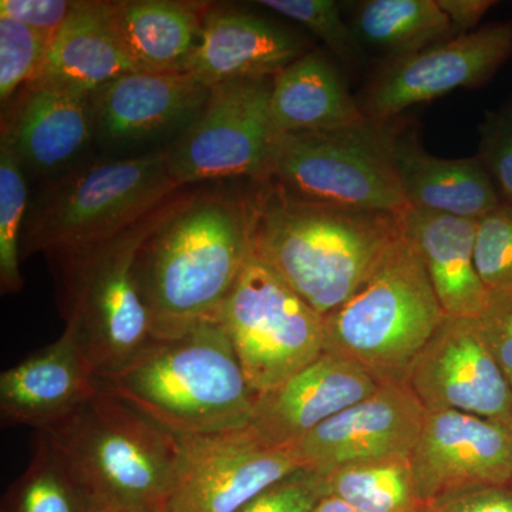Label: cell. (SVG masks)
Returning <instances> with one entry per match:
<instances>
[{"label":"cell","mask_w":512,"mask_h":512,"mask_svg":"<svg viewBox=\"0 0 512 512\" xmlns=\"http://www.w3.org/2000/svg\"><path fill=\"white\" fill-rule=\"evenodd\" d=\"M254 190L183 192L137 256L156 339L217 322L252 254Z\"/></svg>","instance_id":"cell-1"},{"label":"cell","mask_w":512,"mask_h":512,"mask_svg":"<svg viewBox=\"0 0 512 512\" xmlns=\"http://www.w3.org/2000/svg\"><path fill=\"white\" fill-rule=\"evenodd\" d=\"M252 190V251L322 318L348 301L403 234V214L301 200L271 180Z\"/></svg>","instance_id":"cell-2"},{"label":"cell","mask_w":512,"mask_h":512,"mask_svg":"<svg viewBox=\"0 0 512 512\" xmlns=\"http://www.w3.org/2000/svg\"><path fill=\"white\" fill-rule=\"evenodd\" d=\"M97 380L101 392L178 436L249 426L258 400L218 320L154 339L120 372Z\"/></svg>","instance_id":"cell-3"},{"label":"cell","mask_w":512,"mask_h":512,"mask_svg":"<svg viewBox=\"0 0 512 512\" xmlns=\"http://www.w3.org/2000/svg\"><path fill=\"white\" fill-rule=\"evenodd\" d=\"M99 512H161L177 471V434L100 392L43 431Z\"/></svg>","instance_id":"cell-4"},{"label":"cell","mask_w":512,"mask_h":512,"mask_svg":"<svg viewBox=\"0 0 512 512\" xmlns=\"http://www.w3.org/2000/svg\"><path fill=\"white\" fill-rule=\"evenodd\" d=\"M444 316L426 265L403 231L348 301L323 318V352L355 363L379 384L406 383Z\"/></svg>","instance_id":"cell-5"},{"label":"cell","mask_w":512,"mask_h":512,"mask_svg":"<svg viewBox=\"0 0 512 512\" xmlns=\"http://www.w3.org/2000/svg\"><path fill=\"white\" fill-rule=\"evenodd\" d=\"M183 190L146 217L94 247L55 259L66 329L97 379L114 375L156 339L137 276V256Z\"/></svg>","instance_id":"cell-6"},{"label":"cell","mask_w":512,"mask_h":512,"mask_svg":"<svg viewBox=\"0 0 512 512\" xmlns=\"http://www.w3.org/2000/svg\"><path fill=\"white\" fill-rule=\"evenodd\" d=\"M183 188L168 170V151L79 168L50 185L23 227L20 255L79 254L146 217Z\"/></svg>","instance_id":"cell-7"},{"label":"cell","mask_w":512,"mask_h":512,"mask_svg":"<svg viewBox=\"0 0 512 512\" xmlns=\"http://www.w3.org/2000/svg\"><path fill=\"white\" fill-rule=\"evenodd\" d=\"M392 123L278 133L268 180L301 200L349 210H407L390 154Z\"/></svg>","instance_id":"cell-8"},{"label":"cell","mask_w":512,"mask_h":512,"mask_svg":"<svg viewBox=\"0 0 512 512\" xmlns=\"http://www.w3.org/2000/svg\"><path fill=\"white\" fill-rule=\"evenodd\" d=\"M218 322L258 396L301 372L325 350V319L254 251Z\"/></svg>","instance_id":"cell-9"},{"label":"cell","mask_w":512,"mask_h":512,"mask_svg":"<svg viewBox=\"0 0 512 512\" xmlns=\"http://www.w3.org/2000/svg\"><path fill=\"white\" fill-rule=\"evenodd\" d=\"M274 77L234 80L211 87L201 113L168 151L178 187L207 181L269 177L276 130L271 114Z\"/></svg>","instance_id":"cell-10"},{"label":"cell","mask_w":512,"mask_h":512,"mask_svg":"<svg viewBox=\"0 0 512 512\" xmlns=\"http://www.w3.org/2000/svg\"><path fill=\"white\" fill-rule=\"evenodd\" d=\"M177 439V471L161 512H237L302 470L291 451L266 443L251 424Z\"/></svg>","instance_id":"cell-11"},{"label":"cell","mask_w":512,"mask_h":512,"mask_svg":"<svg viewBox=\"0 0 512 512\" xmlns=\"http://www.w3.org/2000/svg\"><path fill=\"white\" fill-rule=\"evenodd\" d=\"M426 507L512 483V426L456 410H426L409 454Z\"/></svg>","instance_id":"cell-12"},{"label":"cell","mask_w":512,"mask_h":512,"mask_svg":"<svg viewBox=\"0 0 512 512\" xmlns=\"http://www.w3.org/2000/svg\"><path fill=\"white\" fill-rule=\"evenodd\" d=\"M511 57L512 22L490 23L389 60L367 87L362 110L375 123H389L416 104L483 86Z\"/></svg>","instance_id":"cell-13"},{"label":"cell","mask_w":512,"mask_h":512,"mask_svg":"<svg viewBox=\"0 0 512 512\" xmlns=\"http://www.w3.org/2000/svg\"><path fill=\"white\" fill-rule=\"evenodd\" d=\"M406 384L424 410H456L512 426V386L478 318L444 316Z\"/></svg>","instance_id":"cell-14"},{"label":"cell","mask_w":512,"mask_h":512,"mask_svg":"<svg viewBox=\"0 0 512 512\" xmlns=\"http://www.w3.org/2000/svg\"><path fill=\"white\" fill-rule=\"evenodd\" d=\"M424 412L406 383L380 384L375 393L330 417L289 451L302 470L320 476L357 461L409 456Z\"/></svg>","instance_id":"cell-15"},{"label":"cell","mask_w":512,"mask_h":512,"mask_svg":"<svg viewBox=\"0 0 512 512\" xmlns=\"http://www.w3.org/2000/svg\"><path fill=\"white\" fill-rule=\"evenodd\" d=\"M100 392L92 363L69 330L0 375L3 426L43 431Z\"/></svg>","instance_id":"cell-16"},{"label":"cell","mask_w":512,"mask_h":512,"mask_svg":"<svg viewBox=\"0 0 512 512\" xmlns=\"http://www.w3.org/2000/svg\"><path fill=\"white\" fill-rule=\"evenodd\" d=\"M379 386L355 363L323 352L301 372L258 396L251 427L271 446L291 450L306 434Z\"/></svg>","instance_id":"cell-17"},{"label":"cell","mask_w":512,"mask_h":512,"mask_svg":"<svg viewBox=\"0 0 512 512\" xmlns=\"http://www.w3.org/2000/svg\"><path fill=\"white\" fill-rule=\"evenodd\" d=\"M309 52L298 33L242 10L208 6L187 72L205 86L274 77Z\"/></svg>","instance_id":"cell-18"},{"label":"cell","mask_w":512,"mask_h":512,"mask_svg":"<svg viewBox=\"0 0 512 512\" xmlns=\"http://www.w3.org/2000/svg\"><path fill=\"white\" fill-rule=\"evenodd\" d=\"M90 96L39 80L26 84L8 104L0 138L36 174L63 170L92 140Z\"/></svg>","instance_id":"cell-19"},{"label":"cell","mask_w":512,"mask_h":512,"mask_svg":"<svg viewBox=\"0 0 512 512\" xmlns=\"http://www.w3.org/2000/svg\"><path fill=\"white\" fill-rule=\"evenodd\" d=\"M211 89L188 72H131L92 93L94 131L136 141L194 120Z\"/></svg>","instance_id":"cell-20"},{"label":"cell","mask_w":512,"mask_h":512,"mask_svg":"<svg viewBox=\"0 0 512 512\" xmlns=\"http://www.w3.org/2000/svg\"><path fill=\"white\" fill-rule=\"evenodd\" d=\"M390 133V154L410 210L480 220L503 204L477 156L447 160L427 153L414 136Z\"/></svg>","instance_id":"cell-21"},{"label":"cell","mask_w":512,"mask_h":512,"mask_svg":"<svg viewBox=\"0 0 512 512\" xmlns=\"http://www.w3.org/2000/svg\"><path fill=\"white\" fill-rule=\"evenodd\" d=\"M403 231L426 265L431 285L448 316L480 318L488 291L476 268L477 220L410 210Z\"/></svg>","instance_id":"cell-22"},{"label":"cell","mask_w":512,"mask_h":512,"mask_svg":"<svg viewBox=\"0 0 512 512\" xmlns=\"http://www.w3.org/2000/svg\"><path fill=\"white\" fill-rule=\"evenodd\" d=\"M210 3L180 0L107 2L121 47L140 72H187Z\"/></svg>","instance_id":"cell-23"},{"label":"cell","mask_w":512,"mask_h":512,"mask_svg":"<svg viewBox=\"0 0 512 512\" xmlns=\"http://www.w3.org/2000/svg\"><path fill=\"white\" fill-rule=\"evenodd\" d=\"M131 72L140 70L120 45L107 2L82 0L74 3L69 18L53 37L37 80L92 94L111 80Z\"/></svg>","instance_id":"cell-24"},{"label":"cell","mask_w":512,"mask_h":512,"mask_svg":"<svg viewBox=\"0 0 512 512\" xmlns=\"http://www.w3.org/2000/svg\"><path fill=\"white\" fill-rule=\"evenodd\" d=\"M271 114L276 133L340 130L366 124L335 64L309 50L274 76Z\"/></svg>","instance_id":"cell-25"},{"label":"cell","mask_w":512,"mask_h":512,"mask_svg":"<svg viewBox=\"0 0 512 512\" xmlns=\"http://www.w3.org/2000/svg\"><path fill=\"white\" fill-rule=\"evenodd\" d=\"M350 26L363 47L394 60L423 52L454 36L437 0H366L356 3Z\"/></svg>","instance_id":"cell-26"},{"label":"cell","mask_w":512,"mask_h":512,"mask_svg":"<svg viewBox=\"0 0 512 512\" xmlns=\"http://www.w3.org/2000/svg\"><path fill=\"white\" fill-rule=\"evenodd\" d=\"M326 494L357 512H421L409 456L375 458L346 464L323 476Z\"/></svg>","instance_id":"cell-27"},{"label":"cell","mask_w":512,"mask_h":512,"mask_svg":"<svg viewBox=\"0 0 512 512\" xmlns=\"http://www.w3.org/2000/svg\"><path fill=\"white\" fill-rule=\"evenodd\" d=\"M2 512H99L43 434L36 433L28 467L2 501Z\"/></svg>","instance_id":"cell-28"},{"label":"cell","mask_w":512,"mask_h":512,"mask_svg":"<svg viewBox=\"0 0 512 512\" xmlns=\"http://www.w3.org/2000/svg\"><path fill=\"white\" fill-rule=\"evenodd\" d=\"M26 188L23 164L5 138H0V291L2 295L19 293L20 242L25 227Z\"/></svg>","instance_id":"cell-29"},{"label":"cell","mask_w":512,"mask_h":512,"mask_svg":"<svg viewBox=\"0 0 512 512\" xmlns=\"http://www.w3.org/2000/svg\"><path fill=\"white\" fill-rule=\"evenodd\" d=\"M258 5L301 25L346 66L365 62L366 49L335 0H261Z\"/></svg>","instance_id":"cell-30"},{"label":"cell","mask_w":512,"mask_h":512,"mask_svg":"<svg viewBox=\"0 0 512 512\" xmlns=\"http://www.w3.org/2000/svg\"><path fill=\"white\" fill-rule=\"evenodd\" d=\"M53 37L25 23L0 18V101L8 106L26 84L39 79Z\"/></svg>","instance_id":"cell-31"},{"label":"cell","mask_w":512,"mask_h":512,"mask_svg":"<svg viewBox=\"0 0 512 512\" xmlns=\"http://www.w3.org/2000/svg\"><path fill=\"white\" fill-rule=\"evenodd\" d=\"M476 268L487 291L512 289V207L500 204L477 221Z\"/></svg>","instance_id":"cell-32"},{"label":"cell","mask_w":512,"mask_h":512,"mask_svg":"<svg viewBox=\"0 0 512 512\" xmlns=\"http://www.w3.org/2000/svg\"><path fill=\"white\" fill-rule=\"evenodd\" d=\"M478 160L500 194L512 207V96L503 106L487 111L478 126Z\"/></svg>","instance_id":"cell-33"},{"label":"cell","mask_w":512,"mask_h":512,"mask_svg":"<svg viewBox=\"0 0 512 512\" xmlns=\"http://www.w3.org/2000/svg\"><path fill=\"white\" fill-rule=\"evenodd\" d=\"M326 494L323 476L299 470L249 501L237 512H313Z\"/></svg>","instance_id":"cell-34"},{"label":"cell","mask_w":512,"mask_h":512,"mask_svg":"<svg viewBox=\"0 0 512 512\" xmlns=\"http://www.w3.org/2000/svg\"><path fill=\"white\" fill-rule=\"evenodd\" d=\"M478 320L495 360L512 386V289L488 291L487 305Z\"/></svg>","instance_id":"cell-35"},{"label":"cell","mask_w":512,"mask_h":512,"mask_svg":"<svg viewBox=\"0 0 512 512\" xmlns=\"http://www.w3.org/2000/svg\"><path fill=\"white\" fill-rule=\"evenodd\" d=\"M74 3L67 0H2L0 18L18 20L50 37H55L69 18Z\"/></svg>","instance_id":"cell-36"},{"label":"cell","mask_w":512,"mask_h":512,"mask_svg":"<svg viewBox=\"0 0 512 512\" xmlns=\"http://www.w3.org/2000/svg\"><path fill=\"white\" fill-rule=\"evenodd\" d=\"M430 508L434 512H512V483L471 491Z\"/></svg>","instance_id":"cell-37"},{"label":"cell","mask_w":512,"mask_h":512,"mask_svg":"<svg viewBox=\"0 0 512 512\" xmlns=\"http://www.w3.org/2000/svg\"><path fill=\"white\" fill-rule=\"evenodd\" d=\"M437 3L447 16L454 36L474 32L481 19L497 5L495 0H437Z\"/></svg>","instance_id":"cell-38"},{"label":"cell","mask_w":512,"mask_h":512,"mask_svg":"<svg viewBox=\"0 0 512 512\" xmlns=\"http://www.w3.org/2000/svg\"><path fill=\"white\" fill-rule=\"evenodd\" d=\"M313 512H357L335 495L323 494Z\"/></svg>","instance_id":"cell-39"},{"label":"cell","mask_w":512,"mask_h":512,"mask_svg":"<svg viewBox=\"0 0 512 512\" xmlns=\"http://www.w3.org/2000/svg\"><path fill=\"white\" fill-rule=\"evenodd\" d=\"M421 512H429V508H427V510H424V511H421Z\"/></svg>","instance_id":"cell-40"},{"label":"cell","mask_w":512,"mask_h":512,"mask_svg":"<svg viewBox=\"0 0 512 512\" xmlns=\"http://www.w3.org/2000/svg\"><path fill=\"white\" fill-rule=\"evenodd\" d=\"M429 512H434L433 510H431V508H429Z\"/></svg>","instance_id":"cell-41"}]
</instances>
